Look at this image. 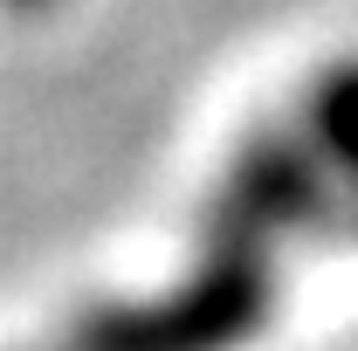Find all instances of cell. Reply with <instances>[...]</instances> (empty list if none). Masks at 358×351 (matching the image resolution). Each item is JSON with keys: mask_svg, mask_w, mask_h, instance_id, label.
Wrapping results in <instances>:
<instances>
[{"mask_svg": "<svg viewBox=\"0 0 358 351\" xmlns=\"http://www.w3.org/2000/svg\"><path fill=\"white\" fill-rule=\"evenodd\" d=\"M7 7H21V14H42V7H55V0H7Z\"/></svg>", "mask_w": 358, "mask_h": 351, "instance_id": "7a4b0ae2", "label": "cell"}, {"mask_svg": "<svg viewBox=\"0 0 358 351\" xmlns=\"http://www.w3.org/2000/svg\"><path fill=\"white\" fill-rule=\"evenodd\" d=\"M55 351H69V345H55Z\"/></svg>", "mask_w": 358, "mask_h": 351, "instance_id": "3957f363", "label": "cell"}, {"mask_svg": "<svg viewBox=\"0 0 358 351\" xmlns=\"http://www.w3.org/2000/svg\"><path fill=\"white\" fill-rule=\"evenodd\" d=\"M275 255L268 241L207 227L200 262L166 296L103 303L62 338L69 351H241L275 317Z\"/></svg>", "mask_w": 358, "mask_h": 351, "instance_id": "6da1fadb", "label": "cell"}]
</instances>
